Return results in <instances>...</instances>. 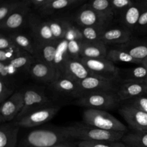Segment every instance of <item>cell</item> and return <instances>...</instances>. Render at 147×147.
<instances>
[{
    "mask_svg": "<svg viewBox=\"0 0 147 147\" xmlns=\"http://www.w3.org/2000/svg\"><path fill=\"white\" fill-rule=\"evenodd\" d=\"M59 127L67 137L80 141L117 142L122 140L125 135L124 131L105 130L86 123H76Z\"/></svg>",
    "mask_w": 147,
    "mask_h": 147,
    "instance_id": "obj_1",
    "label": "cell"
},
{
    "mask_svg": "<svg viewBox=\"0 0 147 147\" xmlns=\"http://www.w3.org/2000/svg\"><path fill=\"white\" fill-rule=\"evenodd\" d=\"M71 140L64 135L59 127L38 129L29 132L24 137L21 147H50Z\"/></svg>",
    "mask_w": 147,
    "mask_h": 147,
    "instance_id": "obj_2",
    "label": "cell"
},
{
    "mask_svg": "<svg viewBox=\"0 0 147 147\" xmlns=\"http://www.w3.org/2000/svg\"><path fill=\"white\" fill-rule=\"evenodd\" d=\"M73 104L86 109L104 111L112 110L121 105L117 91L97 92L83 95L74 100Z\"/></svg>",
    "mask_w": 147,
    "mask_h": 147,
    "instance_id": "obj_3",
    "label": "cell"
},
{
    "mask_svg": "<svg viewBox=\"0 0 147 147\" xmlns=\"http://www.w3.org/2000/svg\"><path fill=\"white\" fill-rule=\"evenodd\" d=\"M84 123L107 131H124L126 126L107 111L86 109L82 115Z\"/></svg>",
    "mask_w": 147,
    "mask_h": 147,
    "instance_id": "obj_4",
    "label": "cell"
},
{
    "mask_svg": "<svg viewBox=\"0 0 147 147\" xmlns=\"http://www.w3.org/2000/svg\"><path fill=\"white\" fill-rule=\"evenodd\" d=\"M24 106L14 121H17L29 113L40 109L54 105L53 100L49 98L44 90L38 87H29L22 89Z\"/></svg>",
    "mask_w": 147,
    "mask_h": 147,
    "instance_id": "obj_5",
    "label": "cell"
},
{
    "mask_svg": "<svg viewBox=\"0 0 147 147\" xmlns=\"http://www.w3.org/2000/svg\"><path fill=\"white\" fill-rule=\"evenodd\" d=\"M82 63L95 75L119 81V70L115 63L106 58L80 57Z\"/></svg>",
    "mask_w": 147,
    "mask_h": 147,
    "instance_id": "obj_6",
    "label": "cell"
},
{
    "mask_svg": "<svg viewBox=\"0 0 147 147\" xmlns=\"http://www.w3.org/2000/svg\"><path fill=\"white\" fill-rule=\"evenodd\" d=\"M119 83V81L96 75L90 76L78 82L79 98L93 92L117 91Z\"/></svg>",
    "mask_w": 147,
    "mask_h": 147,
    "instance_id": "obj_7",
    "label": "cell"
},
{
    "mask_svg": "<svg viewBox=\"0 0 147 147\" xmlns=\"http://www.w3.org/2000/svg\"><path fill=\"white\" fill-rule=\"evenodd\" d=\"M32 12L29 0H25L24 3L14 12L10 14L3 22L0 23L2 32L9 34L19 30L27 22L29 16Z\"/></svg>",
    "mask_w": 147,
    "mask_h": 147,
    "instance_id": "obj_8",
    "label": "cell"
},
{
    "mask_svg": "<svg viewBox=\"0 0 147 147\" xmlns=\"http://www.w3.org/2000/svg\"><path fill=\"white\" fill-rule=\"evenodd\" d=\"M27 24L30 29L34 44H44L55 40L46 20L38 14L31 12Z\"/></svg>",
    "mask_w": 147,
    "mask_h": 147,
    "instance_id": "obj_9",
    "label": "cell"
},
{
    "mask_svg": "<svg viewBox=\"0 0 147 147\" xmlns=\"http://www.w3.org/2000/svg\"><path fill=\"white\" fill-rule=\"evenodd\" d=\"M60 109V105H54L33 111L16 121L20 127L29 128L44 124L52 119Z\"/></svg>",
    "mask_w": 147,
    "mask_h": 147,
    "instance_id": "obj_10",
    "label": "cell"
},
{
    "mask_svg": "<svg viewBox=\"0 0 147 147\" xmlns=\"http://www.w3.org/2000/svg\"><path fill=\"white\" fill-rule=\"evenodd\" d=\"M24 106L23 90L16 91L0 106V123L14 121Z\"/></svg>",
    "mask_w": 147,
    "mask_h": 147,
    "instance_id": "obj_11",
    "label": "cell"
},
{
    "mask_svg": "<svg viewBox=\"0 0 147 147\" xmlns=\"http://www.w3.org/2000/svg\"><path fill=\"white\" fill-rule=\"evenodd\" d=\"M69 17L80 27L103 26L108 28L109 26L87 3L80 6L78 10H76Z\"/></svg>",
    "mask_w": 147,
    "mask_h": 147,
    "instance_id": "obj_12",
    "label": "cell"
},
{
    "mask_svg": "<svg viewBox=\"0 0 147 147\" xmlns=\"http://www.w3.org/2000/svg\"><path fill=\"white\" fill-rule=\"evenodd\" d=\"M118 112L129 126L135 131H147V113L124 104L121 105Z\"/></svg>",
    "mask_w": 147,
    "mask_h": 147,
    "instance_id": "obj_13",
    "label": "cell"
},
{
    "mask_svg": "<svg viewBox=\"0 0 147 147\" xmlns=\"http://www.w3.org/2000/svg\"><path fill=\"white\" fill-rule=\"evenodd\" d=\"M28 74L32 79L48 85L60 77L54 67L36 59L31 64Z\"/></svg>",
    "mask_w": 147,
    "mask_h": 147,
    "instance_id": "obj_14",
    "label": "cell"
},
{
    "mask_svg": "<svg viewBox=\"0 0 147 147\" xmlns=\"http://www.w3.org/2000/svg\"><path fill=\"white\" fill-rule=\"evenodd\" d=\"M83 2V0H48L37 13L42 18H49L78 7Z\"/></svg>",
    "mask_w": 147,
    "mask_h": 147,
    "instance_id": "obj_15",
    "label": "cell"
},
{
    "mask_svg": "<svg viewBox=\"0 0 147 147\" xmlns=\"http://www.w3.org/2000/svg\"><path fill=\"white\" fill-rule=\"evenodd\" d=\"M117 94L121 103L132 98L147 95V82L120 81Z\"/></svg>",
    "mask_w": 147,
    "mask_h": 147,
    "instance_id": "obj_16",
    "label": "cell"
},
{
    "mask_svg": "<svg viewBox=\"0 0 147 147\" xmlns=\"http://www.w3.org/2000/svg\"><path fill=\"white\" fill-rule=\"evenodd\" d=\"M133 37V32L121 25L118 27L107 28L100 38L106 45H118L128 42Z\"/></svg>",
    "mask_w": 147,
    "mask_h": 147,
    "instance_id": "obj_17",
    "label": "cell"
},
{
    "mask_svg": "<svg viewBox=\"0 0 147 147\" xmlns=\"http://www.w3.org/2000/svg\"><path fill=\"white\" fill-rule=\"evenodd\" d=\"M48 86L58 96L72 98L75 100L79 98L78 83L65 77L60 76Z\"/></svg>",
    "mask_w": 147,
    "mask_h": 147,
    "instance_id": "obj_18",
    "label": "cell"
},
{
    "mask_svg": "<svg viewBox=\"0 0 147 147\" xmlns=\"http://www.w3.org/2000/svg\"><path fill=\"white\" fill-rule=\"evenodd\" d=\"M94 75L79 59L68 58L61 76L65 77L76 82Z\"/></svg>",
    "mask_w": 147,
    "mask_h": 147,
    "instance_id": "obj_19",
    "label": "cell"
},
{
    "mask_svg": "<svg viewBox=\"0 0 147 147\" xmlns=\"http://www.w3.org/2000/svg\"><path fill=\"white\" fill-rule=\"evenodd\" d=\"M114 47L127 52L137 60L142 61L147 57V38H138L133 36L128 42Z\"/></svg>",
    "mask_w": 147,
    "mask_h": 147,
    "instance_id": "obj_20",
    "label": "cell"
},
{
    "mask_svg": "<svg viewBox=\"0 0 147 147\" xmlns=\"http://www.w3.org/2000/svg\"><path fill=\"white\" fill-rule=\"evenodd\" d=\"M145 7L141 1H134L118 19L121 25L130 30L133 33Z\"/></svg>",
    "mask_w": 147,
    "mask_h": 147,
    "instance_id": "obj_21",
    "label": "cell"
},
{
    "mask_svg": "<svg viewBox=\"0 0 147 147\" xmlns=\"http://www.w3.org/2000/svg\"><path fill=\"white\" fill-rule=\"evenodd\" d=\"M20 128L14 121L1 123L0 147H16Z\"/></svg>",
    "mask_w": 147,
    "mask_h": 147,
    "instance_id": "obj_22",
    "label": "cell"
},
{
    "mask_svg": "<svg viewBox=\"0 0 147 147\" xmlns=\"http://www.w3.org/2000/svg\"><path fill=\"white\" fill-rule=\"evenodd\" d=\"M33 56L26 52H23L7 64V69L10 76L16 80V76L20 73L28 74L29 68L34 61Z\"/></svg>",
    "mask_w": 147,
    "mask_h": 147,
    "instance_id": "obj_23",
    "label": "cell"
},
{
    "mask_svg": "<svg viewBox=\"0 0 147 147\" xmlns=\"http://www.w3.org/2000/svg\"><path fill=\"white\" fill-rule=\"evenodd\" d=\"M59 41V40H54L47 43L34 44V59L53 67L55 55Z\"/></svg>",
    "mask_w": 147,
    "mask_h": 147,
    "instance_id": "obj_24",
    "label": "cell"
},
{
    "mask_svg": "<svg viewBox=\"0 0 147 147\" xmlns=\"http://www.w3.org/2000/svg\"><path fill=\"white\" fill-rule=\"evenodd\" d=\"M107 50L106 45L102 41L91 42L83 40L81 45L80 57L106 58Z\"/></svg>",
    "mask_w": 147,
    "mask_h": 147,
    "instance_id": "obj_25",
    "label": "cell"
},
{
    "mask_svg": "<svg viewBox=\"0 0 147 147\" xmlns=\"http://www.w3.org/2000/svg\"><path fill=\"white\" fill-rule=\"evenodd\" d=\"M120 81L147 82V68L140 64L131 68L120 69Z\"/></svg>",
    "mask_w": 147,
    "mask_h": 147,
    "instance_id": "obj_26",
    "label": "cell"
},
{
    "mask_svg": "<svg viewBox=\"0 0 147 147\" xmlns=\"http://www.w3.org/2000/svg\"><path fill=\"white\" fill-rule=\"evenodd\" d=\"M87 3L97 13L100 18H102L108 26L110 25L114 19L110 1L94 0L88 1Z\"/></svg>",
    "mask_w": 147,
    "mask_h": 147,
    "instance_id": "obj_27",
    "label": "cell"
},
{
    "mask_svg": "<svg viewBox=\"0 0 147 147\" xmlns=\"http://www.w3.org/2000/svg\"><path fill=\"white\" fill-rule=\"evenodd\" d=\"M68 41L65 39L59 40L57 45L55 59L53 61V67L61 76L65 65L69 58L67 52Z\"/></svg>",
    "mask_w": 147,
    "mask_h": 147,
    "instance_id": "obj_28",
    "label": "cell"
},
{
    "mask_svg": "<svg viewBox=\"0 0 147 147\" xmlns=\"http://www.w3.org/2000/svg\"><path fill=\"white\" fill-rule=\"evenodd\" d=\"M7 34L17 46L32 56L34 55V43L33 40H32L29 37L20 32Z\"/></svg>",
    "mask_w": 147,
    "mask_h": 147,
    "instance_id": "obj_29",
    "label": "cell"
},
{
    "mask_svg": "<svg viewBox=\"0 0 147 147\" xmlns=\"http://www.w3.org/2000/svg\"><path fill=\"white\" fill-rule=\"evenodd\" d=\"M46 21L49 26L54 39L55 40L63 39L66 27V17H52L47 18Z\"/></svg>",
    "mask_w": 147,
    "mask_h": 147,
    "instance_id": "obj_30",
    "label": "cell"
},
{
    "mask_svg": "<svg viewBox=\"0 0 147 147\" xmlns=\"http://www.w3.org/2000/svg\"><path fill=\"white\" fill-rule=\"evenodd\" d=\"M106 57L114 63L117 62H121L140 65L141 64L142 62L141 60L134 58L127 52L114 47L107 50Z\"/></svg>",
    "mask_w": 147,
    "mask_h": 147,
    "instance_id": "obj_31",
    "label": "cell"
},
{
    "mask_svg": "<svg viewBox=\"0 0 147 147\" xmlns=\"http://www.w3.org/2000/svg\"><path fill=\"white\" fill-rule=\"evenodd\" d=\"M122 140L130 147H147V131L128 133L123 136Z\"/></svg>",
    "mask_w": 147,
    "mask_h": 147,
    "instance_id": "obj_32",
    "label": "cell"
},
{
    "mask_svg": "<svg viewBox=\"0 0 147 147\" xmlns=\"http://www.w3.org/2000/svg\"><path fill=\"white\" fill-rule=\"evenodd\" d=\"M79 27L84 40L91 42L100 41L103 33L107 28L103 26Z\"/></svg>",
    "mask_w": 147,
    "mask_h": 147,
    "instance_id": "obj_33",
    "label": "cell"
},
{
    "mask_svg": "<svg viewBox=\"0 0 147 147\" xmlns=\"http://www.w3.org/2000/svg\"><path fill=\"white\" fill-rule=\"evenodd\" d=\"M63 38L68 41L71 40H84L79 27L69 17H66V27Z\"/></svg>",
    "mask_w": 147,
    "mask_h": 147,
    "instance_id": "obj_34",
    "label": "cell"
},
{
    "mask_svg": "<svg viewBox=\"0 0 147 147\" xmlns=\"http://www.w3.org/2000/svg\"><path fill=\"white\" fill-rule=\"evenodd\" d=\"M24 2L25 0L2 1L0 5V23L20 7Z\"/></svg>",
    "mask_w": 147,
    "mask_h": 147,
    "instance_id": "obj_35",
    "label": "cell"
},
{
    "mask_svg": "<svg viewBox=\"0 0 147 147\" xmlns=\"http://www.w3.org/2000/svg\"><path fill=\"white\" fill-rule=\"evenodd\" d=\"M25 51L16 45L5 50H0V62L8 63Z\"/></svg>",
    "mask_w": 147,
    "mask_h": 147,
    "instance_id": "obj_36",
    "label": "cell"
},
{
    "mask_svg": "<svg viewBox=\"0 0 147 147\" xmlns=\"http://www.w3.org/2000/svg\"><path fill=\"white\" fill-rule=\"evenodd\" d=\"M78 147H127V146L125 144L119 141H80L78 144Z\"/></svg>",
    "mask_w": 147,
    "mask_h": 147,
    "instance_id": "obj_37",
    "label": "cell"
},
{
    "mask_svg": "<svg viewBox=\"0 0 147 147\" xmlns=\"http://www.w3.org/2000/svg\"><path fill=\"white\" fill-rule=\"evenodd\" d=\"M134 1L130 0H111L110 3L111 8L114 13V18L118 19L121 16V14L129 7L130 6Z\"/></svg>",
    "mask_w": 147,
    "mask_h": 147,
    "instance_id": "obj_38",
    "label": "cell"
},
{
    "mask_svg": "<svg viewBox=\"0 0 147 147\" xmlns=\"http://www.w3.org/2000/svg\"><path fill=\"white\" fill-rule=\"evenodd\" d=\"M121 103L134 107L140 110H141L147 113V95L132 98L122 102L121 104Z\"/></svg>",
    "mask_w": 147,
    "mask_h": 147,
    "instance_id": "obj_39",
    "label": "cell"
},
{
    "mask_svg": "<svg viewBox=\"0 0 147 147\" xmlns=\"http://www.w3.org/2000/svg\"><path fill=\"white\" fill-rule=\"evenodd\" d=\"M133 34L137 36L147 34V7L145 6L141 15L133 31Z\"/></svg>",
    "mask_w": 147,
    "mask_h": 147,
    "instance_id": "obj_40",
    "label": "cell"
},
{
    "mask_svg": "<svg viewBox=\"0 0 147 147\" xmlns=\"http://www.w3.org/2000/svg\"><path fill=\"white\" fill-rule=\"evenodd\" d=\"M82 41L71 40L68 41L67 52L69 58L79 59L80 58V50Z\"/></svg>",
    "mask_w": 147,
    "mask_h": 147,
    "instance_id": "obj_41",
    "label": "cell"
},
{
    "mask_svg": "<svg viewBox=\"0 0 147 147\" xmlns=\"http://www.w3.org/2000/svg\"><path fill=\"white\" fill-rule=\"evenodd\" d=\"M15 88L9 86L2 80H0V103H3L9 99L14 92Z\"/></svg>",
    "mask_w": 147,
    "mask_h": 147,
    "instance_id": "obj_42",
    "label": "cell"
},
{
    "mask_svg": "<svg viewBox=\"0 0 147 147\" xmlns=\"http://www.w3.org/2000/svg\"><path fill=\"white\" fill-rule=\"evenodd\" d=\"M16 45L12 41L9 36L3 32L0 34V50H5L16 46Z\"/></svg>",
    "mask_w": 147,
    "mask_h": 147,
    "instance_id": "obj_43",
    "label": "cell"
},
{
    "mask_svg": "<svg viewBox=\"0 0 147 147\" xmlns=\"http://www.w3.org/2000/svg\"><path fill=\"white\" fill-rule=\"evenodd\" d=\"M48 2V0H29L31 7L37 12L45 5Z\"/></svg>",
    "mask_w": 147,
    "mask_h": 147,
    "instance_id": "obj_44",
    "label": "cell"
},
{
    "mask_svg": "<svg viewBox=\"0 0 147 147\" xmlns=\"http://www.w3.org/2000/svg\"><path fill=\"white\" fill-rule=\"evenodd\" d=\"M50 147H77V146L72 142L67 141V142L59 143Z\"/></svg>",
    "mask_w": 147,
    "mask_h": 147,
    "instance_id": "obj_45",
    "label": "cell"
},
{
    "mask_svg": "<svg viewBox=\"0 0 147 147\" xmlns=\"http://www.w3.org/2000/svg\"><path fill=\"white\" fill-rule=\"evenodd\" d=\"M142 65H144L146 68H147V57L142 60Z\"/></svg>",
    "mask_w": 147,
    "mask_h": 147,
    "instance_id": "obj_46",
    "label": "cell"
},
{
    "mask_svg": "<svg viewBox=\"0 0 147 147\" xmlns=\"http://www.w3.org/2000/svg\"><path fill=\"white\" fill-rule=\"evenodd\" d=\"M141 2L145 6L147 7V0H143V1H141Z\"/></svg>",
    "mask_w": 147,
    "mask_h": 147,
    "instance_id": "obj_47",
    "label": "cell"
}]
</instances>
